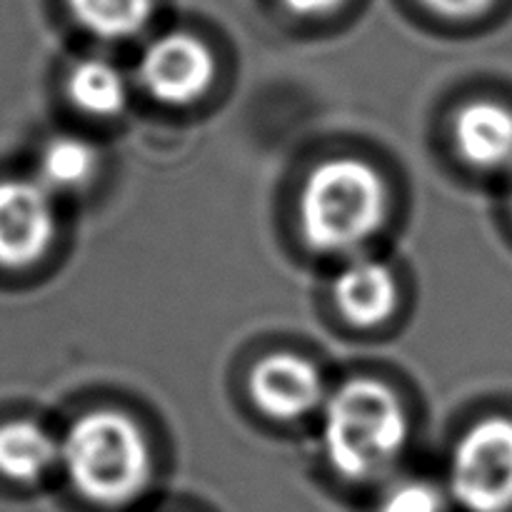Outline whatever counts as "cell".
Returning a JSON list of instances; mask_svg holds the SVG:
<instances>
[{"mask_svg": "<svg viewBox=\"0 0 512 512\" xmlns=\"http://www.w3.org/2000/svg\"><path fill=\"white\" fill-rule=\"evenodd\" d=\"M98 150L78 135H58L48 140L38 158V180L50 193L78 190L95 175Z\"/></svg>", "mask_w": 512, "mask_h": 512, "instance_id": "cell-12", "label": "cell"}, {"mask_svg": "<svg viewBox=\"0 0 512 512\" xmlns=\"http://www.w3.org/2000/svg\"><path fill=\"white\" fill-rule=\"evenodd\" d=\"M455 148L480 170L512 168V110L495 100L465 103L453 118Z\"/></svg>", "mask_w": 512, "mask_h": 512, "instance_id": "cell-8", "label": "cell"}, {"mask_svg": "<svg viewBox=\"0 0 512 512\" xmlns=\"http://www.w3.org/2000/svg\"><path fill=\"white\" fill-rule=\"evenodd\" d=\"M448 493L465 512L512 510V420L475 423L450 458Z\"/></svg>", "mask_w": 512, "mask_h": 512, "instance_id": "cell-4", "label": "cell"}, {"mask_svg": "<svg viewBox=\"0 0 512 512\" xmlns=\"http://www.w3.org/2000/svg\"><path fill=\"white\" fill-rule=\"evenodd\" d=\"M420 3L433 10L435 15H443V18L468 20L483 15L495 0H420Z\"/></svg>", "mask_w": 512, "mask_h": 512, "instance_id": "cell-15", "label": "cell"}, {"mask_svg": "<svg viewBox=\"0 0 512 512\" xmlns=\"http://www.w3.org/2000/svg\"><path fill=\"white\" fill-rule=\"evenodd\" d=\"M375 512H445V495L430 480L403 478L385 488Z\"/></svg>", "mask_w": 512, "mask_h": 512, "instance_id": "cell-14", "label": "cell"}, {"mask_svg": "<svg viewBox=\"0 0 512 512\" xmlns=\"http://www.w3.org/2000/svg\"><path fill=\"white\" fill-rule=\"evenodd\" d=\"M333 298L340 313L360 328H370L393 315L398 283L393 270L373 258H358L345 265L333 283Z\"/></svg>", "mask_w": 512, "mask_h": 512, "instance_id": "cell-9", "label": "cell"}, {"mask_svg": "<svg viewBox=\"0 0 512 512\" xmlns=\"http://www.w3.org/2000/svg\"><path fill=\"white\" fill-rule=\"evenodd\" d=\"M68 8L88 33L105 40H123L148 25L153 0H68Z\"/></svg>", "mask_w": 512, "mask_h": 512, "instance_id": "cell-13", "label": "cell"}, {"mask_svg": "<svg viewBox=\"0 0 512 512\" xmlns=\"http://www.w3.org/2000/svg\"><path fill=\"white\" fill-rule=\"evenodd\" d=\"M410 438V418L390 385L353 378L323 405V450L348 483H373L398 465Z\"/></svg>", "mask_w": 512, "mask_h": 512, "instance_id": "cell-1", "label": "cell"}, {"mask_svg": "<svg viewBox=\"0 0 512 512\" xmlns=\"http://www.w3.org/2000/svg\"><path fill=\"white\" fill-rule=\"evenodd\" d=\"M60 465V443L33 420L0 425V475L15 483H38Z\"/></svg>", "mask_w": 512, "mask_h": 512, "instance_id": "cell-10", "label": "cell"}, {"mask_svg": "<svg viewBox=\"0 0 512 512\" xmlns=\"http://www.w3.org/2000/svg\"><path fill=\"white\" fill-rule=\"evenodd\" d=\"M60 465L75 493L98 508H128L148 490L153 453L143 428L118 410L80 415L60 440Z\"/></svg>", "mask_w": 512, "mask_h": 512, "instance_id": "cell-2", "label": "cell"}, {"mask_svg": "<svg viewBox=\"0 0 512 512\" xmlns=\"http://www.w3.org/2000/svg\"><path fill=\"white\" fill-rule=\"evenodd\" d=\"M250 395L268 418L300 420L325 405V383L310 360L273 353L250 373Z\"/></svg>", "mask_w": 512, "mask_h": 512, "instance_id": "cell-7", "label": "cell"}, {"mask_svg": "<svg viewBox=\"0 0 512 512\" xmlns=\"http://www.w3.org/2000/svg\"><path fill=\"white\" fill-rule=\"evenodd\" d=\"M215 60L208 45L188 33H168L145 48L138 80L145 93L168 105L195 103L210 88Z\"/></svg>", "mask_w": 512, "mask_h": 512, "instance_id": "cell-6", "label": "cell"}, {"mask_svg": "<svg viewBox=\"0 0 512 512\" xmlns=\"http://www.w3.org/2000/svg\"><path fill=\"white\" fill-rule=\"evenodd\" d=\"M340 3H343V0H285V5L298 15L333 13Z\"/></svg>", "mask_w": 512, "mask_h": 512, "instance_id": "cell-16", "label": "cell"}, {"mask_svg": "<svg viewBox=\"0 0 512 512\" xmlns=\"http://www.w3.org/2000/svg\"><path fill=\"white\" fill-rule=\"evenodd\" d=\"M300 230L320 253H353L388 218V185L360 158L315 165L300 190Z\"/></svg>", "mask_w": 512, "mask_h": 512, "instance_id": "cell-3", "label": "cell"}, {"mask_svg": "<svg viewBox=\"0 0 512 512\" xmlns=\"http://www.w3.org/2000/svg\"><path fill=\"white\" fill-rule=\"evenodd\" d=\"M68 95L83 113L115 118L128 105V80L110 60L85 58L70 70Z\"/></svg>", "mask_w": 512, "mask_h": 512, "instance_id": "cell-11", "label": "cell"}, {"mask_svg": "<svg viewBox=\"0 0 512 512\" xmlns=\"http://www.w3.org/2000/svg\"><path fill=\"white\" fill-rule=\"evenodd\" d=\"M53 193L40 180H0V265L28 268L53 245Z\"/></svg>", "mask_w": 512, "mask_h": 512, "instance_id": "cell-5", "label": "cell"}]
</instances>
